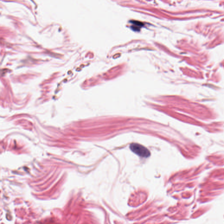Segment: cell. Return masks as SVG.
Returning <instances> with one entry per match:
<instances>
[{
    "label": "cell",
    "mask_w": 224,
    "mask_h": 224,
    "mask_svg": "<svg viewBox=\"0 0 224 224\" xmlns=\"http://www.w3.org/2000/svg\"><path fill=\"white\" fill-rule=\"evenodd\" d=\"M131 150L138 155L142 158H148L150 155V152L146 148L138 143H132L130 145Z\"/></svg>",
    "instance_id": "6da1fadb"
}]
</instances>
